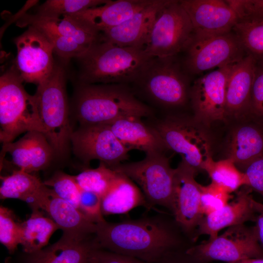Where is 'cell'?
<instances>
[{
    "instance_id": "obj_1",
    "label": "cell",
    "mask_w": 263,
    "mask_h": 263,
    "mask_svg": "<svg viewBox=\"0 0 263 263\" xmlns=\"http://www.w3.org/2000/svg\"><path fill=\"white\" fill-rule=\"evenodd\" d=\"M95 238L99 247L155 263L175 252L181 239L162 212L117 223L96 224Z\"/></svg>"
},
{
    "instance_id": "obj_2",
    "label": "cell",
    "mask_w": 263,
    "mask_h": 263,
    "mask_svg": "<svg viewBox=\"0 0 263 263\" xmlns=\"http://www.w3.org/2000/svg\"><path fill=\"white\" fill-rule=\"evenodd\" d=\"M73 112L80 126L109 124L127 117L154 115L152 110L123 84L80 83L74 96Z\"/></svg>"
},
{
    "instance_id": "obj_3",
    "label": "cell",
    "mask_w": 263,
    "mask_h": 263,
    "mask_svg": "<svg viewBox=\"0 0 263 263\" xmlns=\"http://www.w3.org/2000/svg\"><path fill=\"white\" fill-rule=\"evenodd\" d=\"M152 57L145 48L121 47L100 40L77 59L80 83L133 84Z\"/></svg>"
},
{
    "instance_id": "obj_4",
    "label": "cell",
    "mask_w": 263,
    "mask_h": 263,
    "mask_svg": "<svg viewBox=\"0 0 263 263\" xmlns=\"http://www.w3.org/2000/svg\"><path fill=\"white\" fill-rule=\"evenodd\" d=\"M35 96L43 134L55 156L64 157L69 150L73 131L69 118L65 72L62 66L55 64L50 76L38 85Z\"/></svg>"
},
{
    "instance_id": "obj_5",
    "label": "cell",
    "mask_w": 263,
    "mask_h": 263,
    "mask_svg": "<svg viewBox=\"0 0 263 263\" xmlns=\"http://www.w3.org/2000/svg\"><path fill=\"white\" fill-rule=\"evenodd\" d=\"M14 65L0 77V140L12 142L20 134L31 131L43 133L36 98L24 89Z\"/></svg>"
},
{
    "instance_id": "obj_6",
    "label": "cell",
    "mask_w": 263,
    "mask_h": 263,
    "mask_svg": "<svg viewBox=\"0 0 263 263\" xmlns=\"http://www.w3.org/2000/svg\"><path fill=\"white\" fill-rule=\"evenodd\" d=\"M174 57H152L133 83L141 94L159 106H182L189 97L187 77Z\"/></svg>"
},
{
    "instance_id": "obj_7",
    "label": "cell",
    "mask_w": 263,
    "mask_h": 263,
    "mask_svg": "<svg viewBox=\"0 0 263 263\" xmlns=\"http://www.w3.org/2000/svg\"><path fill=\"white\" fill-rule=\"evenodd\" d=\"M112 169L135 183L145 196L150 209L160 206L172 211L175 169L164 152L146 154L142 160L121 163Z\"/></svg>"
},
{
    "instance_id": "obj_8",
    "label": "cell",
    "mask_w": 263,
    "mask_h": 263,
    "mask_svg": "<svg viewBox=\"0 0 263 263\" xmlns=\"http://www.w3.org/2000/svg\"><path fill=\"white\" fill-rule=\"evenodd\" d=\"M150 125L158 132L167 150L180 154L182 161L196 172L211 157L207 136L193 118L168 115Z\"/></svg>"
},
{
    "instance_id": "obj_9",
    "label": "cell",
    "mask_w": 263,
    "mask_h": 263,
    "mask_svg": "<svg viewBox=\"0 0 263 263\" xmlns=\"http://www.w3.org/2000/svg\"><path fill=\"white\" fill-rule=\"evenodd\" d=\"M193 34L190 19L179 0H167L156 16L145 51L151 57L175 56L185 50Z\"/></svg>"
},
{
    "instance_id": "obj_10",
    "label": "cell",
    "mask_w": 263,
    "mask_h": 263,
    "mask_svg": "<svg viewBox=\"0 0 263 263\" xmlns=\"http://www.w3.org/2000/svg\"><path fill=\"white\" fill-rule=\"evenodd\" d=\"M186 253L198 263L219 261L233 263L241 260L263 258L254 226L241 224L228 227L212 240L188 248Z\"/></svg>"
},
{
    "instance_id": "obj_11",
    "label": "cell",
    "mask_w": 263,
    "mask_h": 263,
    "mask_svg": "<svg viewBox=\"0 0 263 263\" xmlns=\"http://www.w3.org/2000/svg\"><path fill=\"white\" fill-rule=\"evenodd\" d=\"M185 50V68L193 74L234 64L246 55L232 31L213 36L193 34Z\"/></svg>"
},
{
    "instance_id": "obj_12",
    "label": "cell",
    "mask_w": 263,
    "mask_h": 263,
    "mask_svg": "<svg viewBox=\"0 0 263 263\" xmlns=\"http://www.w3.org/2000/svg\"><path fill=\"white\" fill-rule=\"evenodd\" d=\"M71 144L74 153L85 165L97 159L111 169L127 160L131 150L121 143L108 124L80 126L73 131Z\"/></svg>"
},
{
    "instance_id": "obj_13",
    "label": "cell",
    "mask_w": 263,
    "mask_h": 263,
    "mask_svg": "<svg viewBox=\"0 0 263 263\" xmlns=\"http://www.w3.org/2000/svg\"><path fill=\"white\" fill-rule=\"evenodd\" d=\"M14 41L17 49L15 69L23 82L38 85L50 76L55 66L52 43L31 26Z\"/></svg>"
},
{
    "instance_id": "obj_14",
    "label": "cell",
    "mask_w": 263,
    "mask_h": 263,
    "mask_svg": "<svg viewBox=\"0 0 263 263\" xmlns=\"http://www.w3.org/2000/svg\"><path fill=\"white\" fill-rule=\"evenodd\" d=\"M233 64L218 68L205 75L197 79L191 87L189 98L193 118L200 124L209 126L226 117V86Z\"/></svg>"
},
{
    "instance_id": "obj_15",
    "label": "cell",
    "mask_w": 263,
    "mask_h": 263,
    "mask_svg": "<svg viewBox=\"0 0 263 263\" xmlns=\"http://www.w3.org/2000/svg\"><path fill=\"white\" fill-rule=\"evenodd\" d=\"M55 156L53 149L41 132H27L16 142L2 144L0 169L7 168L33 173L45 169Z\"/></svg>"
},
{
    "instance_id": "obj_16",
    "label": "cell",
    "mask_w": 263,
    "mask_h": 263,
    "mask_svg": "<svg viewBox=\"0 0 263 263\" xmlns=\"http://www.w3.org/2000/svg\"><path fill=\"white\" fill-rule=\"evenodd\" d=\"M28 204L31 208L45 211L64 235L84 238L95 233L96 224L44 184Z\"/></svg>"
},
{
    "instance_id": "obj_17",
    "label": "cell",
    "mask_w": 263,
    "mask_h": 263,
    "mask_svg": "<svg viewBox=\"0 0 263 263\" xmlns=\"http://www.w3.org/2000/svg\"><path fill=\"white\" fill-rule=\"evenodd\" d=\"M175 169L171 212L183 231L189 233L203 217L200 211L201 185L195 180L196 171L182 161Z\"/></svg>"
},
{
    "instance_id": "obj_18",
    "label": "cell",
    "mask_w": 263,
    "mask_h": 263,
    "mask_svg": "<svg viewBox=\"0 0 263 263\" xmlns=\"http://www.w3.org/2000/svg\"><path fill=\"white\" fill-rule=\"evenodd\" d=\"M179 2L188 14L196 36L229 33L238 20L226 0H181Z\"/></svg>"
},
{
    "instance_id": "obj_19",
    "label": "cell",
    "mask_w": 263,
    "mask_h": 263,
    "mask_svg": "<svg viewBox=\"0 0 263 263\" xmlns=\"http://www.w3.org/2000/svg\"><path fill=\"white\" fill-rule=\"evenodd\" d=\"M100 248L95 234L87 237L63 234L54 244L34 252L23 253L22 263H91L93 252Z\"/></svg>"
},
{
    "instance_id": "obj_20",
    "label": "cell",
    "mask_w": 263,
    "mask_h": 263,
    "mask_svg": "<svg viewBox=\"0 0 263 263\" xmlns=\"http://www.w3.org/2000/svg\"><path fill=\"white\" fill-rule=\"evenodd\" d=\"M167 1L153 0L118 26L100 32L101 40L121 47L145 48L156 16Z\"/></svg>"
},
{
    "instance_id": "obj_21",
    "label": "cell",
    "mask_w": 263,
    "mask_h": 263,
    "mask_svg": "<svg viewBox=\"0 0 263 263\" xmlns=\"http://www.w3.org/2000/svg\"><path fill=\"white\" fill-rule=\"evenodd\" d=\"M252 189L245 186L239 191L236 198L221 209L204 216L198 226V235L205 234L208 240L215 238L224 228L255 222L257 215L253 205Z\"/></svg>"
},
{
    "instance_id": "obj_22",
    "label": "cell",
    "mask_w": 263,
    "mask_h": 263,
    "mask_svg": "<svg viewBox=\"0 0 263 263\" xmlns=\"http://www.w3.org/2000/svg\"><path fill=\"white\" fill-rule=\"evenodd\" d=\"M255 67V58L249 55L233 64L226 86V116L249 114Z\"/></svg>"
},
{
    "instance_id": "obj_23",
    "label": "cell",
    "mask_w": 263,
    "mask_h": 263,
    "mask_svg": "<svg viewBox=\"0 0 263 263\" xmlns=\"http://www.w3.org/2000/svg\"><path fill=\"white\" fill-rule=\"evenodd\" d=\"M153 0H108L101 5L69 15L100 32L118 26Z\"/></svg>"
},
{
    "instance_id": "obj_24",
    "label": "cell",
    "mask_w": 263,
    "mask_h": 263,
    "mask_svg": "<svg viewBox=\"0 0 263 263\" xmlns=\"http://www.w3.org/2000/svg\"><path fill=\"white\" fill-rule=\"evenodd\" d=\"M141 118L127 117L108 124L121 143L131 150L143 151L146 154L168 150L157 131Z\"/></svg>"
},
{
    "instance_id": "obj_25",
    "label": "cell",
    "mask_w": 263,
    "mask_h": 263,
    "mask_svg": "<svg viewBox=\"0 0 263 263\" xmlns=\"http://www.w3.org/2000/svg\"><path fill=\"white\" fill-rule=\"evenodd\" d=\"M228 158L236 166L246 168L263 156V128L260 124L240 126L232 132L227 147Z\"/></svg>"
},
{
    "instance_id": "obj_26",
    "label": "cell",
    "mask_w": 263,
    "mask_h": 263,
    "mask_svg": "<svg viewBox=\"0 0 263 263\" xmlns=\"http://www.w3.org/2000/svg\"><path fill=\"white\" fill-rule=\"evenodd\" d=\"M101 201L103 215L124 214L138 207L150 210L138 186L119 172L109 190L101 198Z\"/></svg>"
},
{
    "instance_id": "obj_27",
    "label": "cell",
    "mask_w": 263,
    "mask_h": 263,
    "mask_svg": "<svg viewBox=\"0 0 263 263\" xmlns=\"http://www.w3.org/2000/svg\"><path fill=\"white\" fill-rule=\"evenodd\" d=\"M19 23L21 26L29 25L35 27L49 40L59 37L101 38L99 31L69 15L58 18H47L26 14L23 15Z\"/></svg>"
},
{
    "instance_id": "obj_28",
    "label": "cell",
    "mask_w": 263,
    "mask_h": 263,
    "mask_svg": "<svg viewBox=\"0 0 263 263\" xmlns=\"http://www.w3.org/2000/svg\"><path fill=\"white\" fill-rule=\"evenodd\" d=\"M32 212L27 220L20 223V244L24 253H30L45 247L52 235L58 226L42 210L32 208Z\"/></svg>"
},
{
    "instance_id": "obj_29",
    "label": "cell",
    "mask_w": 263,
    "mask_h": 263,
    "mask_svg": "<svg viewBox=\"0 0 263 263\" xmlns=\"http://www.w3.org/2000/svg\"><path fill=\"white\" fill-rule=\"evenodd\" d=\"M0 180L1 199H17L27 203L44 185L36 175L19 170L8 175H1Z\"/></svg>"
},
{
    "instance_id": "obj_30",
    "label": "cell",
    "mask_w": 263,
    "mask_h": 263,
    "mask_svg": "<svg viewBox=\"0 0 263 263\" xmlns=\"http://www.w3.org/2000/svg\"><path fill=\"white\" fill-rule=\"evenodd\" d=\"M202 169L208 174L212 182L220 186L229 193L247 185L244 173L239 170L229 158L215 161L210 157L205 162Z\"/></svg>"
},
{
    "instance_id": "obj_31",
    "label": "cell",
    "mask_w": 263,
    "mask_h": 263,
    "mask_svg": "<svg viewBox=\"0 0 263 263\" xmlns=\"http://www.w3.org/2000/svg\"><path fill=\"white\" fill-rule=\"evenodd\" d=\"M232 31L246 55L256 59L263 57V19H239Z\"/></svg>"
},
{
    "instance_id": "obj_32",
    "label": "cell",
    "mask_w": 263,
    "mask_h": 263,
    "mask_svg": "<svg viewBox=\"0 0 263 263\" xmlns=\"http://www.w3.org/2000/svg\"><path fill=\"white\" fill-rule=\"evenodd\" d=\"M117 174V171L100 162L97 168H86L74 177L81 189L94 193L102 198L109 190Z\"/></svg>"
},
{
    "instance_id": "obj_33",
    "label": "cell",
    "mask_w": 263,
    "mask_h": 263,
    "mask_svg": "<svg viewBox=\"0 0 263 263\" xmlns=\"http://www.w3.org/2000/svg\"><path fill=\"white\" fill-rule=\"evenodd\" d=\"M109 0H47L37 8L34 16L58 18L97 7Z\"/></svg>"
},
{
    "instance_id": "obj_34",
    "label": "cell",
    "mask_w": 263,
    "mask_h": 263,
    "mask_svg": "<svg viewBox=\"0 0 263 263\" xmlns=\"http://www.w3.org/2000/svg\"><path fill=\"white\" fill-rule=\"evenodd\" d=\"M43 184L52 188L51 189L57 196L79 210L81 189L74 175L56 170L50 178L45 180Z\"/></svg>"
},
{
    "instance_id": "obj_35",
    "label": "cell",
    "mask_w": 263,
    "mask_h": 263,
    "mask_svg": "<svg viewBox=\"0 0 263 263\" xmlns=\"http://www.w3.org/2000/svg\"><path fill=\"white\" fill-rule=\"evenodd\" d=\"M0 242L10 254H13L20 244V223L15 221L13 211L0 207Z\"/></svg>"
},
{
    "instance_id": "obj_36",
    "label": "cell",
    "mask_w": 263,
    "mask_h": 263,
    "mask_svg": "<svg viewBox=\"0 0 263 263\" xmlns=\"http://www.w3.org/2000/svg\"><path fill=\"white\" fill-rule=\"evenodd\" d=\"M200 211L204 217L221 209L228 203L230 193L220 186L212 182L201 185Z\"/></svg>"
},
{
    "instance_id": "obj_37",
    "label": "cell",
    "mask_w": 263,
    "mask_h": 263,
    "mask_svg": "<svg viewBox=\"0 0 263 263\" xmlns=\"http://www.w3.org/2000/svg\"><path fill=\"white\" fill-rule=\"evenodd\" d=\"M249 114L263 122V57L256 59Z\"/></svg>"
},
{
    "instance_id": "obj_38",
    "label": "cell",
    "mask_w": 263,
    "mask_h": 263,
    "mask_svg": "<svg viewBox=\"0 0 263 263\" xmlns=\"http://www.w3.org/2000/svg\"><path fill=\"white\" fill-rule=\"evenodd\" d=\"M101 202L99 195L81 189L79 210L95 224L105 221L102 212Z\"/></svg>"
},
{
    "instance_id": "obj_39",
    "label": "cell",
    "mask_w": 263,
    "mask_h": 263,
    "mask_svg": "<svg viewBox=\"0 0 263 263\" xmlns=\"http://www.w3.org/2000/svg\"><path fill=\"white\" fill-rule=\"evenodd\" d=\"M236 12L238 20L263 19V0H226Z\"/></svg>"
},
{
    "instance_id": "obj_40",
    "label": "cell",
    "mask_w": 263,
    "mask_h": 263,
    "mask_svg": "<svg viewBox=\"0 0 263 263\" xmlns=\"http://www.w3.org/2000/svg\"><path fill=\"white\" fill-rule=\"evenodd\" d=\"M247 185L263 197V156L250 163L244 172Z\"/></svg>"
},
{
    "instance_id": "obj_41",
    "label": "cell",
    "mask_w": 263,
    "mask_h": 263,
    "mask_svg": "<svg viewBox=\"0 0 263 263\" xmlns=\"http://www.w3.org/2000/svg\"><path fill=\"white\" fill-rule=\"evenodd\" d=\"M91 263H146L135 258L97 248L94 251Z\"/></svg>"
},
{
    "instance_id": "obj_42",
    "label": "cell",
    "mask_w": 263,
    "mask_h": 263,
    "mask_svg": "<svg viewBox=\"0 0 263 263\" xmlns=\"http://www.w3.org/2000/svg\"><path fill=\"white\" fill-rule=\"evenodd\" d=\"M195 260L186 253L178 254L176 251L170 253L155 263H195Z\"/></svg>"
},
{
    "instance_id": "obj_43",
    "label": "cell",
    "mask_w": 263,
    "mask_h": 263,
    "mask_svg": "<svg viewBox=\"0 0 263 263\" xmlns=\"http://www.w3.org/2000/svg\"><path fill=\"white\" fill-rule=\"evenodd\" d=\"M254 226L258 243L263 250V215H257Z\"/></svg>"
},
{
    "instance_id": "obj_44",
    "label": "cell",
    "mask_w": 263,
    "mask_h": 263,
    "mask_svg": "<svg viewBox=\"0 0 263 263\" xmlns=\"http://www.w3.org/2000/svg\"><path fill=\"white\" fill-rule=\"evenodd\" d=\"M252 202L256 213L263 215V204L255 201L254 199Z\"/></svg>"
},
{
    "instance_id": "obj_45",
    "label": "cell",
    "mask_w": 263,
    "mask_h": 263,
    "mask_svg": "<svg viewBox=\"0 0 263 263\" xmlns=\"http://www.w3.org/2000/svg\"><path fill=\"white\" fill-rule=\"evenodd\" d=\"M233 263H263V258L244 259Z\"/></svg>"
}]
</instances>
